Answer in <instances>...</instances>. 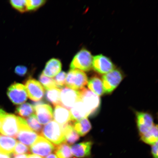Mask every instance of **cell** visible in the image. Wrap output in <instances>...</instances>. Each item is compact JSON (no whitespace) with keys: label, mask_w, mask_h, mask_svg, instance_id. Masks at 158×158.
Segmentation results:
<instances>
[{"label":"cell","mask_w":158,"mask_h":158,"mask_svg":"<svg viewBox=\"0 0 158 158\" xmlns=\"http://www.w3.org/2000/svg\"><path fill=\"white\" fill-rule=\"evenodd\" d=\"M71 121L74 122L90 116V113L83 102L80 100L71 109Z\"/></svg>","instance_id":"16"},{"label":"cell","mask_w":158,"mask_h":158,"mask_svg":"<svg viewBox=\"0 0 158 158\" xmlns=\"http://www.w3.org/2000/svg\"><path fill=\"white\" fill-rule=\"evenodd\" d=\"M73 125L75 131L81 137L85 135L92 128L91 124L87 118L73 122Z\"/></svg>","instance_id":"21"},{"label":"cell","mask_w":158,"mask_h":158,"mask_svg":"<svg viewBox=\"0 0 158 158\" xmlns=\"http://www.w3.org/2000/svg\"><path fill=\"white\" fill-rule=\"evenodd\" d=\"M62 64L58 59L52 58L47 63L42 74L49 77L56 76L61 72Z\"/></svg>","instance_id":"18"},{"label":"cell","mask_w":158,"mask_h":158,"mask_svg":"<svg viewBox=\"0 0 158 158\" xmlns=\"http://www.w3.org/2000/svg\"><path fill=\"white\" fill-rule=\"evenodd\" d=\"M55 148V145L51 142L39 135L36 141L31 146L30 152L35 155L45 157L54 151Z\"/></svg>","instance_id":"10"},{"label":"cell","mask_w":158,"mask_h":158,"mask_svg":"<svg viewBox=\"0 0 158 158\" xmlns=\"http://www.w3.org/2000/svg\"><path fill=\"white\" fill-rule=\"evenodd\" d=\"M32 104L40 123L44 125L52 120L53 110L51 106L41 100L33 102Z\"/></svg>","instance_id":"9"},{"label":"cell","mask_w":158,"mask_h":158,"mask_svg":"<svg viewBox=\"0 0 158 158\" xmlns=\"http://www.w3.org/2000/svg\"><path fill=\"white\" fill-rule=\"evenodd\" d=\"M53 118L57 123L62 126L71 121V115L69 110L60 105L55 106Z\"/></svg>","instance_id":"17"},{"label":"cell","mask_w":158,"mask_h":158,"mask_svg":"<svg viewBox=\"0 0 158 158\" xmlns=\"http://www.w3.org/2000/svg\"><path fill=\"white\" fill-rule=\"evenodd\" d=\"M80 100L83 102L90 113V116L96 115L99 110L101 100L99 96L85 88L79 90Z\"/></svg>","instance_id":"2"},{"label":"cell","mask_w":158,"mask_h":158,"mask_svg":"<svg viewBox=\"0 0 158 158\" xmlns=\"http://www.w3.org/2000/svg\"><path fill=\"white\" fill-rule=\"evenodd\" d=\"M27 68L23 66H18L16 67L15 73L20 76H23L26 74L27 72Z\"/></svg>","instance_id":"33"},{"label":"cell","mask_w":158,"mask_h":158,"mask_svg":"<svg viewBox=\"0 0 158 158\" xmlns=\"http://www.w3.org/2000/svg\"><path fill=\"white\" fill-rule=\"evenodd\" d=\"M28 97L34 102L40 101L44 94V88L38 81L29 78L25 82Z\"/></svg>","instance_id":"12"},{"label":"cell","mask_w":158,"mask_h":158,"mask_svg":"<svg viewBox=\"0 0 158 158\" xmlns=\"http://www.w3.org/2000/svg\"><path fill=\"white\" fill-rule=\"evenodd\" d=\"M6 114V113L4 110L0 108V127H1L2 120L3 118Z\"/></svg>","instance_id":"35"},{"label":"cell","mask_w":158,"mask_h":158,"mask_svg":"<svg viewBox=\"0 0 158 158\" xmlns=\"http://www.w3.org/2000/svg\"><path fill=\"white\" fill-rule=\"evenodd\" d=\"M0 158H11L10 155L0 152Z\"/></svg>","instance_id":"37"},{"label":"cell","mask_w":158,"mask_h":158,"mask_svg":"<svg viewBox=\"0 0 158 158\" xmlns=\"http://www.w3.org/2000/svg\"><path fill=\"white\" fill-rule=\"evenodd\" d=\"M19 116L6 113L2 120L0 133L16 138L19 131Z\"/></svg>","instance_id":"5"},{"label":"cell","mask_w":158,"mask_h":158,"mask_svg":"<svg viewBox=\"0 0 158 158\" xmlns=\"http://www.w3.org/2000/svg\"><path fill=\"white\" fill-rule=\"evenodd\" d=\"M65 139V143L68 145H72L80 139L79 135L73 127V122L70 121L62 126Z\"/></svg>","instance_id":"20"},{"label":"cell","mask_w":158,"mask_h":158,"mask_svg":"<svg viewBox=\"0 0 158 158\" xmlns=\"http://www.w3.org/2000/svg\"><path fill=\"white\" fill-rule=\"evenodd\" d=\"M28 154H23V155H15L13 158H27Z\"/></svg>","instance_id":"36"},{"label":"cell","mask_w":158,"mask_h":158,"mask_svg":"<svg viewBox=\"0 0 158 158\" xmlns=\"http://www.w3.org/2000/svg\"><path fill=\"white\" fill-rule=\"evenodd\" d=\"M29 148L23 144L18 142L15 148L13 153L14 155L27 154L30 153Z\"/></svg>","instance_id":"32"},{"label":"cell","mask_w":158,"mask_h":158,"mask_svg":"<svg viewBox=\"0 0 158 158\" xmlns=\"http://www.w3.org/2000/svg\"><path fill=\"white\" fill-rule=\"evenodd\" d=\"M87 76L82 71L71 69L67 75L65 85L68 87L76 90H80L88 84Z\"/></svg>","instance_id":"3"},{"label":"cell","mask_w":158,"mask_h":158,"mask_svg":"<svg viewBox=\"0 0 158 158\" xmlns=\"http://www.w3.org/2000/svg\"><path fill=\"white\" fill-rule=\"evenodd\" d=\"M7 94L9 99L16 105L24 103L28 98L25 85L18 83L11 84L8 89Z\"/></svg>","instance_id":"7"},{"label":"cell","mask_w":158,"mask_h":158,"mask_svg":"<svg viewBox=\"0 0 158 158\" xmlns=\"http://www.w3.org/2000/svg\"><path fill=\"white\" fill-rule=\"evenodd\" d=\"M46 1L44 0H28L26 1L27 10H33L44 4Z\"/></svg>","instance_id":"30"},{"label":"cell","mask_w":158,"mask_h":158,"mask_svg":"<svg viewBox=\"0 0 158 158\" xmlns=\"http://www.w3.org/2000/svg\"><path fill=\"white\" fill-rule=\"evenodd\" d=\"M67 74L64 72H61L56 75L54 80L56 85L57 88L64 87L66 82Z\"/></svg>","instance_id":"31"},{"label":"cell","mask_w":158,"mask_h":158,"mask_svg":"<svg viewBox=\"0 0 158 158\" xmlns=\"http://www.w3.org/2000/svg\"><path fill=\"white\" fill-rule=\"evenodd\" d=\"M158 142L152 147V153L154 158H158Z\"/></svg>","instance_id":"34"},{"label":"cell","mask_w":158,"mask_h":158,"mask_svg":"<svg viewBox=\"0 0 158 158\" xmlns=\"http://www.w3.org/2000/svg\"><path fill=\"white\" fill-rule=\"evenodd\" d=\"M27 158H43L40 156L35 155H28Z\"/></svg>","instance_id":"39"},{"label":"cell","mask_w":158,"mask_h":158,"mask_svg":"<svg viewBox=\"0 0 158 158\" xmlns=\"http://www.w3.org/2000/svg\"><path fill=\"white\" fill-rule=\"evenodd\" d=\"M123 79L122 72L114 69L102 77L104 94H110L115 89Z\"/></svg>","instance_id":"8"},{"label":"cell","mask_w":158,"mask_h":158,"mask_svg":"<svg viewBox=\"0 0 158 158\" xmlns=\"http://www.w3.org/2000/svg\"><path fill=\"white\" fill-rule=\"evenodd\" d=\"M93 59L89 51L86 49H82L74 57L70 64V68L88 72L92 68Z\"/></svg>","instance_id":"4"},{"label":"cell","mask_w":158,"mask_h":158,"mask_svg":"<svg viewBox=\"0 0 158 158\" xmlns=\"http://www.w3.org/2000/svg\"><path fill=\"white\" fill-rule=\"evenodd\" d=\"M136 117L140 135L147 133L154 125L152 116L146 112H137Z\"/></svg>","instance_id":"14"},{"label":"cell","mask_w":158,"mask_h":158,"mask_svg":"<svg viewBox=\"0 0 158 158\" xmlns=\"http://www.w3.org/2000/svg\"><path fill=\"white\" fill-rule=\"evenodd\" d=\"M19 131L16 138L20 143L31 147L36 141L39 134L29 128L25 119L19 117Z\"/></svg>","instance_id":"6"},{"label":"cell","mask_w":158,"mask_h":158,"mask_svg":"<svg viewBox=\"0 0 158 158\" xmlns=\"http://www.w3.org/2000/svg\"><path fill=\"white\" fill-rule=\"evenodd\" d=\"M27 125L33 131L40 135L43 129L42 125L39 123L35 114L25 119Z\"/></svg>","instance_id":"27"},{"label":"cell","mask_w":158,"mask_h":158,"mask_svg":"<svg viewBox=\"0 0 158 158\" xmlns=\"http://www.w3.org/2000/svg\"><path fill=\"white\" fill-rule=\"evenodd\" d=\"M40 135L56 146L65 143L62 126L54 120L44 126Z\"/></svg>","instance_id":"1"},{"label":"cell","mask_w":158,"mask_h":158,"mask_svg":"<svg viewBox=\"0 0 158 158\" xmlns=\"http://www.w3.org/2000/svg\"><path fill=\"white\" fill-rule=\"evenodd\" d=\"M88 86L90 90L98 96L104 94L102 81L98 77L95 76L91 78L88 82Z\"/></svg>","instance_id":"22"},{"label":"cell","mask_w":158,"mask_h":158,"mask_svg":"<svg viewBox=\"0 0 158 158\" xmlns=\"http://www.w3.org/2000/svg\"><path fill=\"white\" fill-rule=\"evenodd\" d=\"M39 80L46 90L57 88L54 79L48 77L42 73L39 76Z\"/></svg>","instance_id":"28"},{"label":"cell","mask_w":158,"mask_h":158,"mask_svg":"<svg viewBox=\"0 0 158 158\" xmlns=\"http://www.w3.org/2000/svg\"><path fill=\"white\" fill-rule=\"evenodd\" d=\"M45 158H59L54 153L50 154V155L47 156Z\"/></svg>","instance_id":"38"},{"label":"cell","mask_w":158,"mask_h":158,"mask_svg":"<svg viewBox=\"0 0 158 158\" xmlns=\"http://www.w3.org/2000/svg\"><path fill=\"white\" fill-rule=\"evenodd\" d=\"M55 152L59 158H72L73 156L71 147L66 143L56 146Z\"/></svg>","instance_id":"26"},{"label":"cell","mask_w":158,"mask_h":158,"mask_svg":"<svg viewBox=\"0 0 158 158\" xmlns=\"http://www.w3.org/2000/svg\"><path fill=\"white\" fill-rule=\"evenodd\" d=\"M92 67L94 71L100 74H106L114 70V66L108 57L101 54L93 59Z\"/></svg>","instance_id":"13"},{"label":"cell","mask_w":158,"mask_h":158,"mask_svg":"<svg viewBox=\"0 0 158 158\" xmlns=\"http://www.w3.org/2000/svg\"><path fill=\"white\" fill-rule=\"evenodd\" d=\"M17 143V140L15 138L0 133V152L10 155L13 153Z\"/></svg>","instance_id":"19"},{"label":"cell","mask_w":158,"mask_h":158,"mask_svg":"<svg viewBox=\"0 0 158 158\" xmlns=\"http://www.w3.org/2000/svg\"><path fill=\"white\" fill-rule=\"evenodd\" d=\"M141 139L144 143L153 145L158 142V126L154 124L147 133L141 135Z\"/></svg>","instance_id":"24"},{"label":"cell","mask_w":158,"mask_h":158,"mask_svg":"<svg viewBox=\"0 0 158 158\" xmlns=\"http://www.w3.org/2000/svg\"><path fill=\"white\" fill-rule=\"evenodd\" d=\"M60 90L57 88L46 90L45 97L47 101L55 106L60 105Z\"/></svg>","instance_id":"23"},{"label":"cell","mask_w":158,"mask_h":158,"mask_svg":"<svg viewBox=\"0 0 158 158\" xmlns=\"http://www.w3.org/2000/svg\"><path fill=\"white\" fill-rule=\"evenodd\" d=\"M92 145L91 141L84 142L75 144L71 147L73 155L78 158L90 156Z\"/></svg>","instance_id":"15"},{"label":"cell","mask_w":158,"mask_h":158,"mask_svg":"<svg viewBox=\"0 0 158 158\" xmlns=\"http://www.w3.org/2000/svg\"><path fill=\"white\" fill-rule=\"evenodd\" d=\"M10 3L13 7L21 12H24L27 10L26 1L25 0H11L10 1Z\"/></svg>","instance_id":"29"},{"label":"cell","mask_w":158,"mask_h":158,"mask_svg":"<svg viewBox=\"0 0 158 158\" xmlns=\"http://www.w3.org/2000/svg\"><path fill=\"white\" fill-rule=\"evenodd\" d=\"M60 105L68 110H71L76 102L80 100L79 91L65 87L61 88Z\"/></svg>","instance_id":"11"},{"label":"cell","mask_w":158,"mask_h":158,"mask_svg":"<svg viewBox=\"0 0 158 158\" xmlns=\"http://www.w3.org/2000/svg\"><path fill=\"white\" fill-rule=\"evenodd\" d=\"M35 109L32 105L27 102L17 106L15 113L20 117L26 118L34 114Z\"/></svg>","instance_id":"25"}]
</instances>
